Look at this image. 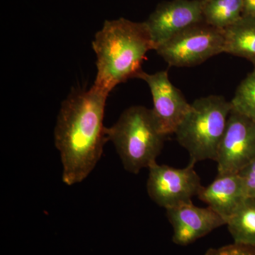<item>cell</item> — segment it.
<instances>
[{"mask_svg":"<svg viewBox=\"0 0 255 255\" xmlns=\"http://www.w3.org/2000/svg\"><path fill=\"white\" fill-rule=\"evenodd\" d=\"M231 103L233 110L255 122V67L241 82Z\"/></svg>","mask_w":255,"mask_h":255,"instance_id":"9a60e30c","label":"cell"},{"mask_svg":"<svg viewBox=\"0 0 255 255\" xmlns=\"http://www.w3.org/2000/svg\"><path fill=\"white\" fill-rule=\"evenodd\" d=\"M226 225L234 243L255 246V198H246Z\"/></svg>","mask_w":255,"mask_h":255,"instance_id":"5bb4252c","label":"cell"},{"mask_svg":"<svg viewBox=\"0 0 255 255\" xmlns=\"http://www.w3.org/2000/svg\"><path fill=\"white\" fill-rule=\"evenodd\" d=\"M224 53L249 60L255 67V17L243 15L224 30Z\"/></svg>","mask_w":255,"mask_h":255,"instance_id":"7c38bea8","label":"cell"},{"mask_svg":"<svg viewBox=\"0 0 255 255\" xmlns=\"http://www.w3.org/2000/svg\"><path fill=\"white\" fill-rule=\"evenodd\" d=\"M224 30L202 22L184 30L156 48L169 66L188 68L224 53Z\"/></svg>","mask_w":255,"mask_h":255,"instance_id":"5b68a950","label":"cell"},{"mask_svg":"<svg viewBox=\"0 0 255 255\" xmlns=\"http://www.w3.org/2000/svg\"><path fill=\"white\" fill-rule=\"evenodd\" d=\"M124 169L137 174L156 162L166 135L160 130L152 110L142 106L127 109L112 127L106 128Z\"/></svg>","mask_w":255,"mask_h":255,"instance_id":"3957f363","label":"cell"},{"mask_svg":"<svg viewBox=\"0 0 255 255\" xmlns=\"http://www.w3.org/2000/svg\"><path fill=\"white\" fill-rule=\"evenodd\" d=\"M194 165L191 162L184 168L157 162L150 165L147 182L150 199L166 210L192 202V198L198 195L202 187Z\"/></svg>","mask_w":255,"mask_h":255,"instance_id":"8992f818","label":"cell"},{"mask_svg":"<svg viewBox=\"0 0 255 255\" xmlns=\"http://www.w3.org/2000/svg\"><path fill=\"white\" fill-rule=\"evenodd\" d=\"M166 211L173 229L172 241L178 246L190 245L226 225V221L209 206L198 207L193 202Z\"/></svg>","mask_w":255,"mask_h":255,"instance_id":"30bf717a","label":"cell"},{"mask_svg":"<svg viewBox=\"0 0 255 255\" xmlns=\"http://www.w3.org/2000/svg\"><path fill=\"white\" fill-rule=\"evenodd\" d=\"M202 22V0L163 1L145 21L155 50L180 32Z\"/></svg>","mask_w":255,"mask_h":255,"instance_id":"9c48e42d","label":"cell"},{"mask_svg":"<svg viewBox=\"0 0 255 255\" xmlns=\"http://www.w3.org/2000/svg\"><path fill=\"white\" fill-rule=\"evenodd\" d=\"M243 0H202L204 22L225 30L243 16Z\"/></svg>","mask_w":255,"mask_h":255,"instance_id":"4fadbf2b","label":"cell"},{"mask_svg":"<svg viewBox=\"0 0 255 255\" xmlns=\"http://www.w3.org/2000/svg\"><path fill=\"white\" fill-rule=\"evenodd\" d=\"M232 110L231 102L223 96L201 97L191 104L174 133L179 145L189 152L191 162L216 160Z\"/></svg>","mask_w":255,"mask_h":255,"instance_id":"277c9868","label":"cell"},{"mask_svg":"<svg viewBox=\"0 0 255 255\" xmlns=\"http://www.w3.org/2000/svg\"><path fill=\"white\" fill-rule=\"evenodd\" d=\"M92 48L97 69L92 86L107 95L117 85L138 79L147 52L155 48L145 21L125 18L106 20L96 33Z\"/></svg>","mask_w":255,"mask_h":255,"instance_id":"7a4b0ae2","label":"cell"},{"mask_svg":"<svg viewBox=\"0 0 255 255\" xmlns=\"http://www.w3.org/2000/svg\"><path fill=\"white\" fill-rule=\"evenodd\" d=\"M238 174L243 181L247 197L255 198V158Z\"/></svg>","mask_w":255,"mask_h":255,"instance_id":"e0dca14e","label":"cell"},{"mask_svg":"<svg viewBox=\"0 0 255 255\" xmlns=\"http://www.w3.org/2000/svg\"><path fill=\"white\" fill-rule=\"evenodd\" d=\"M198 198L227 223L247 197L238 174H218L209 185L201 188Z\"/></svg>","mask_w":255,"mask_h":255,"instance_id":"8fae6325","label":"cell"},{"mask_svg":"<svg viewBox=\"0 0 255 255\" xmlns=\"http://www.w3.org/2000/svg\"><path fill=\"white\" fill-rule=\"evenodd\" d=\"M205 255H255V246L233 243L219 248H211L206 251Z\"/></svg>","mask_w":255,"mask_h":255,"instance_id":"2e32d148","label":"cell"},{"mask_svg":"<svg viewBox=\"0 0 255 255\" xmlns=\"http://www.w3.org/2000/svg\"><path fill=\"white\" fill-rule=\"evenodd\" d=\"M138 79L145 81L150 88L153 101L152 111L160 130L166 136L175 133L191 104L171 82L167 70L154 74L142 71Z\"/></svg>","mask_w":255,"mask_h":255,"instance_id":"ba28073f","label":"cell"},{"mask_svg":"<svg viewBox=\"0 0 255 255\" xmlns=\"http://www.w3.org/2000/svg\"><path fill=\"white\" fill-rule=\"evenodd\" d=\"M108 96L93 86L88 90L75 89L62 103L54 140L67 185L86 179L102 157L108 141L104 126Z\"/></svg>","mask_w":255,"mask_h":255,"instance_id":"6da1fadb","label":"cell"},{"mask_svg":"<svg viewBox=\"0 0 255 255\" xmlns=\"http://www.w3.org/2000/svg\"><path fill=\"white\" fill-rule=\"evenodd\" d=\"M243 15L255 17V0H243Z\"/></svg>","mask_w":255,"mask_h":255,"instance_id":"ac0fdd59","label":"cell"},{"mask_svg":"<svg viewBox=\"0 0 255 255\" xmlns=\"http://www.w3.org/2000/svg\"><path fill=\"white\" fill-rule=\"evenodd\" d=\"M255 158V122L233 110L216 155L218 174H238Z\"/></svg>","mask_w":255,"mask_h":255,"instance_id":"52a82bcc","label":"cell"}]
</instances>
